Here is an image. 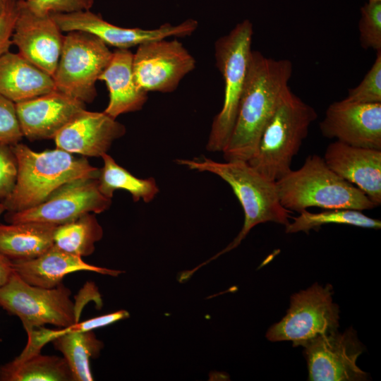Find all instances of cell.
Here are the masks:
<instances>
[{"mask_svg":"<svg viewBox=\"0 0 381 381\" xmlns=\"http://www.w3.org/2000/svg\"><path fill=\"white\" fill-rule=\"evenodd\" d=\"M62 32L51 15H38L23 0H17L12 44L22 56L52 77L63 47Z\"/></svg>","mask_w":381,"mask_h":381,"instance_id":"cell-14","label":"cell"},{"mask_svg":"<svg viewBox=\"0 0 381 381\" xmlns=\"http://www.w3.org/2000/svg\"><path fill=\"white\" fill-rule=\"evenodd\" d=\"M332 295V285L322 286L318 283L293 294L286 315L270 327L267 339L303 346L320 335L337 331L339 308L333 302Z\"/></svg>","mask_w":381,"mask_h":381,"instance_id":"cell-9","label":"cell"},{"mask_svg":"<svg viewBox=\"0 0 381 381\" xmlns=\"http://www.w3.org/2000/svg\"><path fill=\"white\" fill-rule=\"evenodd\" d=\"M317 118L315 109L289 88L263 130L255 154L247 162L271 180H279L291 170L292 159Z\"/></svg>","mask_w":381,"mask_h":381,"instance_id":"cell-5","label":"cell"},{"mask_svg":"<svg viewBox=\"0 0 381 381\" xmlns=\"http://www.w3.org/2000/svg\"><path fill=\"white\" fill-rule=\"evenodd\" d=\"M1 381H73L63 357L40 352L15 358L0 366Z\"/></svg>","mask_w":381,"mask_h":381,"instance_id":"cell-24","label":"cell"},{"mask_svg":"<svg viewBox=\"0 0 381 381\" xmlns=\"http://www.w3.org/2000/svg\"><path fill=\"white\" fill-rule=\"evenodd\" d=\"M13 272V261L0 253V288L8 282Z\"/></svg>","mask_w":381,"mask_h":381,"instance_id":"cell-35","label":"cell"},{"mask_svg":"<svg viewBox=\"0 0 381 381\" xmlns=\"http://www.w3.org/2000/svg\"><path fill=\"white\" fill-rule=\"evenodd\" d=\"M14 272L25 282L43 288L61 284L70 273L89 271L116 277L122 271L97 267L85 262L82 257L65 252L54 245L40 256L23 261H13Z\"/></svg>","mask_w":381,"mask_h":381,"instance_id":"cell-19","label":"cell"},{"mask_svg":"<svg viewBox=\"0 0 381 381\" xmlns=\"http://www.w3.org/2000/svg\"><path fill=\"white\" fill-rule=\"evenodd\" d=\"M360 103H381V50L361 82L348 91L345 98Z\"/></svg>","mask_w":381,"mask_h":381,"instance_id":"cell-29","label":"cell"},{"mask_svg":"<svg viewBox=\"0 0 381 381\" xmlns=\"http://www.w3.org/2000/svg\"><path fill=\"white\" fill-rule=\"evenodd\" d=\"M177 163L190 169L207 171L217 175L231 188L244 212L243 227L237 236L225 248L191 270L200 267L236 248L251 229L259 224L274 222L286 226L291 211L280 202L276 181L267 178L246 161L218 162L207 157L178 159Z\"/></svg>","mask_w":381,"mask_h":381,"instance_id":"cell-2","label":"cell"},{"mask_svg":"<svg viewBox=\"0 0 381 381\" xmlns=\"http://www.w3.org/2000/svg\"><path fill=\"white\" fill-rule=\"evenodd\" d=\"M101 157L104 164L99 169L98 188L105 197L111 199L115 190L123 189L131 193L134 202L142 199L145 202H149L159 193L154 178L140 179L134 176L107 153Z\"/></svg>","mask_w":381,"mask_h":381,"instance_id":"cell-25","label":"cell"},{"mask_svg":"<svg viewBox=\"0 0 381 381\" xmlns=\"http://www.w3.org/2000/svg\"><path fill=\"white\" fill-rule=\"evenodd\" d=\"M71 295L62 283L50 289L33 286L14 272L0 288V306L21 320L27 334L45 325L64 328L80 318Z\"/></svg>","mask_w":381,"mask_h":381,"instance_id":"cell-7","label":"cell"},{"mask_svg":"<svg viewBox=\"0 0 381 381\" xmlns=\"http://www.w3.org/2000/svg\"><path fill=\"white\" fill-rule=\"evenodd\" d=\"M111 204V199L99 191L97 179L81 178L64 184L38 205L7 212L5 219L8 223L33 222L59 226L86 213H101Z\"/></svg>","mask_w":381,"mask_h":381,"instance_id":"cell-10","label":"cell"},{"mask_svg":"<svg viewBox=\"0 0 381 381\" xmlns=\"http://www.w3.org/2000/svg\"><path fill=\"white\" fill-rule=\"evenodd\" d=\"M307 361L308 380L363 381L368 375L357 365L363 351L356 332L349 327L320 335L303 346Z\"/></svg>","mask_w":381,"mask_h":381,"instance_id":"cell-12","label":"cell"},{"mask_svg":"<svg viewBox=\"0 0 381 381\" xmlns=\"http://www.w3.org/2000/svg\"><path fill=\"white\" fill-rule=\"evenodd\" d=\"M53 346L66 360L73 381H92L90 360L99 356L104 344L93 331H68L65 327L52 329Z\"/></svg>","mask_w":381,"mask_h":381,"instance_id":"cell-23","label":"cell"},{"mask_svg":"<svg viewBox=\"0 0 381 381\" xmlns=\"http://www.w3.org/2000/svg\"><path fill=\"white\" fill-rule=\"evenodd\" d=\"M103 236V229L95 214L86 213L76 219L56 226L54 245L80 257L90 255L95 243Z\"/></svg>","mask_w":381,"mask_h":381,"instance_id":"cell-26","label":"cell"},{"mask_svg":"<svg viewBox=\"0 0 381 381\" xmlns=\"http://www.w3.org/2000/svg\"><path fill=\"white\" fill-rule=\"evenodd\" d=\"M128 317L129 313L128 311L125 310H120L116 312L90 318L83 322H79L78 321V322H75L65 328L68 331L73 332L93 331L95 329L107 326Z\"/></svg>","mask_w":381,"mask_h":381,"instance_id":"cell-33","label":"cell"},{"mask_svg":"<svg viewBox=\"0 0 381 381\" xmlns=\"http://www.w3.org/2000/svg\"><path fill=\"white\" fill-rule=\"evenodd\" d=\"M133 56L129 49H116L99 77L109 91V103L104 112L114 119L140 110L147 100V92L135 80Z\"/></svg>","mask_w":381,"mask_h":381,"instance_id":"cell-20","label":"cell"},{"mask_svg":"<svg viewBox=\"0 0 381 381\" xmlns=\"http://www.w3.org/2000/svg\"><path fill=\"white\" fill-rule=\"evenodd\" d=\"M195 68V60L177 40H152L138 46L133 56L136 83L146 92L169 93Z\"/></svg>","mask_w":381,"mask_h":381,"instance_id":"cell-11","label":"cell"},{"mask_svg":"<svg viewBox=\"0 0 381 381\" xmlns=\"http://www.w3.org/2000/svg\"><path fill=\"white\" fill-rule=\"evenodd\" d=\"M368 1H381V0H368Z\"/></svg>","mask_w":381,"mask_h":381,"instance_id":"cell-38","label":"cell"},{"mask_svg":"<svg viewBox=\"0 0 381 381\" xmlns=\"http://www.w3.org/2000/svg\"><path fill=\"white\" fill-rule=\"evenodd\" d=\"M23 137L15 103L0 94V143L13 145Z\"/></svg>","mask_w":381,"mask_h":381,"instance_id":"cell-30","label":"cell"},{"mask_svg":"<svg viewBox=\"0 0 381 381\" xmlns=\"http://www.w3.org/2000/svg\"><path fill=\"white\" fill-rule=\"evenodd\" d=\"M359 40L365 49L381 50V1H367L360 9Z\"/></svg>","mask_w":381,"mask_h":381,"instance_id":"cell-28","label":"cell"},{"mask_svg":"<svg viewBox=\"0 0 381 381\" xmlns=\"http://www.w3.org/2000/svg\"><path fill=\"white\" fill-rule=\"evenodd\" d=\"M294 222L285 226L287 234L308 232L328 224H346L365 229H380L381 221L364 214L362 211L351 209H330L313 213L307 210L293 218Z\"/></svg>","mask_w":381,"mask_h":381,"instance_id":"cell-27","label":"cell"},{"mask_svg":"<svg viewBox=\"0 0 381 381\" xmlns=\"http://www.w3.org/2000/svg\"><path fill=\"white\" fill-rule=\"evenodd\" d=\"M56 226L33 222L0 224V253L12 261L35 258L54 245Z\"/></svg>","mask_w":381,"mask_h":381,"instance_id":"cell-22","label":"cell"},{"mask_svg":"<svg viewBox=\"0 0 381 381\" xmlns=\"http://www.w3.org/2000/svg\"><path fill=\"white\" fill-rule=\"evenodd\" d=\"M18 161L15 187L2 202L8 212L32 208L43 202L64 184L81 178L98 179L99 169L85 157L56 148L36 152L23 143L11 145Z\"/></svg>","mask_w":381,"mask_h":381,"instance_id":"cell-3","label":"cell"},{"mask_svg":"<svg viewBox=\"0 0 381 381\" xmlns=\"http://www.w3.org/2000/svg\"><path fill=\"white\" fill-rule=\"evenodd\" d=\"M322 135L349 145L381 150V103L344 99L326 109L319 124Z\"/></svg>","mask_w":381,"mask_h":381,"instance_id":"cell-15","label":"cell"},{"mask_svg":"<svg viewBox=\"0 0 381 381\" xmlns=\"http://www.w3.org/2000/svg\"><path fill=\"white\" fill-rule=\"evenodd\" d=\"M282 206L293 212L308 207L372 210L376 206L358 188L341 178L318 155H308L297 170L276 181Z\"/></svg>","mask_w":381,"mask_h":381,"instance_id":"cell-4","label":"cell"},{"mask_svg":"<svg viewBox=\"0 0 381 381\" xmlns=\"http://www.w3.org/2000/svg\"><path fill=\"white\" fill-rule=\"evenodd\" d=\"M16 0H0V14L3 13Z\"/></svg>","mask_w":381,"mask_h":381,"instance_id":"cell-36","label":"cell"},{"mask_svg":"<svg viewBox=\"0 0 381 381\" xmlns=\"http://www.w3.org/2000/svg\"><path fill=\"white\" fill-rule=\"evenodd\" d=\"M23 135L30 141L54 139L85 104L56 90L15 103Z\"/></svg>","mask_w":381,"mask_h":381,"instance_id":"cell-16","label":"cell"},{"mask_svg":"<svg viewBox=\"0 0 381 381\" xmlns=\"http://www.w3.org/2000/svg\"><path fill=\"white\" fill-rule=\"evenodd\" d=\"M51 16L62 32H85L98 37L107 46L119 49H129L149 41L169 37H185L191 35L198 27L196 20L188 18L177 25L167 23L150 30L122 28L106 21L90 10Z\"/></svg>","mask_w":381,"mask_h":381,"instance_id":"cell-13","label":"cell"},{"mask_svg":"<svg viewBox=\"0 0 381 381\" xmlns=\"http://www.w3.org/2000/svg\"><path fill=\"white\" fill-rule=\"evenodd\" d=\"M111 56L98 37L82 31L67 32L53 77L56 90L85 104L92 102L97 96L96 82Z\"/></svg>","mask_w":381,"mask_h":381,"instance_id":"cell-8","label":"cell"},{"mask_svg":"<svg viewBox=\"0 0 381 381\" xmlns=\"http://www.w3.org/2000/svg\"><path fill=\"white\" fill-rule=\"evenodd\" d=\"M32 12L42 16L90 10L94 0H23Z\"/></svg>","mask_w":381,"mask_h":381,"instance_id":"cell-31","label":"cell"},{"mask_svg":"<svg viewBox=\"0 0 381 381\" xmlns=\"http://www.w3.org/2000/svg\"><path fill=\"white\" fill-rule=\"evenodd\" d=\"M56 90L54 78L19 53L0 55V94L14 103Z\"/></svg>","mask_w":381,"mask_h":381,"instance_id":"cell-21","label":"cell"},{"mask_svg":"<svg viewBox=\"0 0 381 381\" xmlns=\"http://www.w3.org/2000/svg\"><path fill=\"white\" fill-rule=\"evenodd\" d=\"M17 14V0L0 14V55L9 51Z\"/></svg>","mask_w":381,"mask_h":381,"instance_id":"cell-34","label":"cell"},{"mask_svg":"<svg viewBox=\"0 0 381 381\" xmlns=\"http://www.w3.org/2000/svg\"><path fill=\"white\" fill-rule=\"evenodd\" d=\"M126 133L125 126L104 113L86 109L54 137L56 147L83 157H102Z\"/></svg>","mask_w":381,"mask_h":381,"instance_id":"cell-17","label":"cell"},{"mask_svg":"<svg viewBox=\"0 0 381 381\" xmlns=\"http://www.w3.org/2000/svg\"><path fill=\"white\" fill-rule=\"evenodd\" d=\"M293 72L288 59L268 58L252 50L239 106L227 143L225 161H248L279 101L289 88Z\"/></svg>","mask_w":381,"mask_h":381,"instance_id":"cell-1","label":"cell"},{"mask_svg":"<svg viewBox=\"0 0 381 381\" xmlns=\"http://www.w3.org/2000/svg\"><path fill=\"white\" fill-rule=\"evenodd\" d=\"M253 25L246 19L214 43L216 66L224 80V100L213 119L206 148L222 152L231 135L247 76Z\"/></svg>","mask_w":381,"mask_h":381,"instance_id":"cell-6","label":"cell"},{"mask_svg":"<svg viewBox=\"0 0 381 381\" xmlns=\"http://www.w3.org/2000/svg\"><path fill=\"white\" fill-rule=\"evenodd\" d=\"M323 159L338 176L362 190L376 206L381 204V150L335 140Z\"/></svg>","mask_w":381,"mask_h":381,"instance_id":"cell-18","label":"cell"},{"mask_svg":"<svg viewBox=\"0 0 381 381\" xmlns=\"http://www.w3.org/2000/svg\"><path fill=\"white\" fill-rule=\"evenodd\" d=\"M18 161L11 145L0 143V199L13 191L18 177Z\"/></svg>","mask_w":381,"mask_h":381,"instance_id":"cell-32","label":"cell"},{"mask_svg":"<svg viewBox=\"0 0 381 381\" xmlns=\"http://www.w3.org/2000/svg\"><path fill=\"white\" fill-rule=\"evenodd\" d=\"M6 212V208L2 202H0V216Z\"/></svg>","mask_w":381,"mask_h":381,"instance_id":"cell-37","label":"cell"}]
</instances>
